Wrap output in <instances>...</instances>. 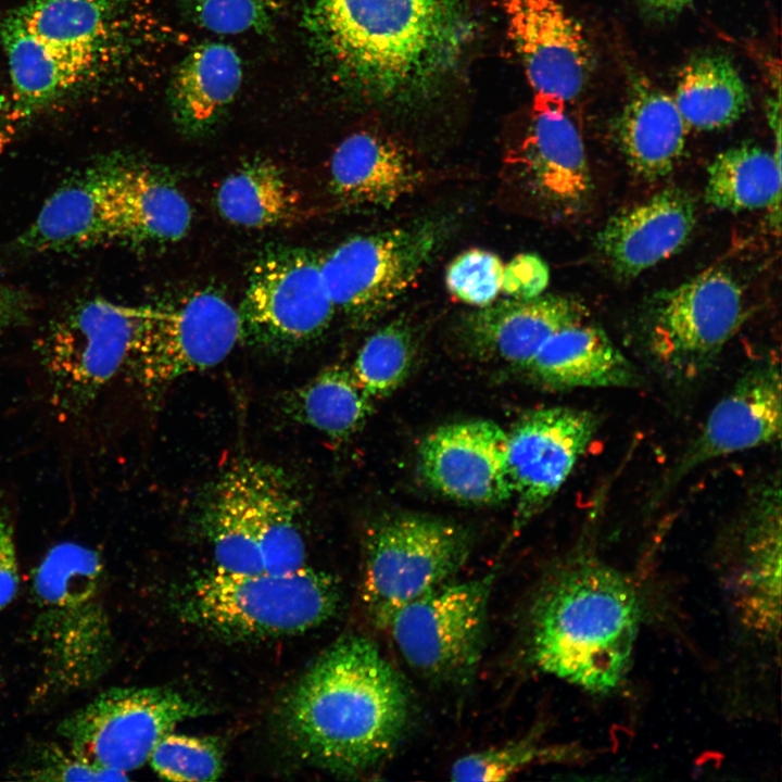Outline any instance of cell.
I'll return each instance as SVG.
<instances>
[{"mask_svg": "<svg viewBox=\"0 0 782 782\" xmlns=\"http://www.w3.org/2000/svg\"><path fill=\"white\" fill-rule=\"evenodd\" d=\"M306 21L335 81L386 108L433 96L475 36L470 0H313Z\"/></svg>", "mask_w": 782, "mask_h": 782, "instance_id": "obj_1", "label": "cell"}, {"mask_svg": "<svg viewBox=\"0 0 782 782\" xmlns=\"http://www.w3.org/2000/svg\"><path fill=\"white\" fill-rule=\"evenodd\" d=\"M406 684L369 638L346 635L308 668L285 704L297 749L332 773L360 775L382 765L408 724Z\"/></svg>", "mask_w": 782, "mask_h": 782, "instance_id": "obj_2", "label": "cell"}, {"mask_svg": "<svg viewBox=\"0 0 782 782\" xmlns=\"http://www.w3.org/2000/svg\"><path fill=\"white\" fill-rule=\"evenodd\" d=\"M641 622V603L631 582L580 547L534 600L530 654L543 672L607 694L630 669Z\"/></svg>", "mask_w": 782, "mask_h": 782, "instance_id": "obj_3", "label": "cell"}, {"mask_svg": "<svg viewBox=\"0 0 782 782\" xmlns=\"http://www.w3.org/2000/svg\"><path fill=\"white\" fill-rule=\"evenodd\" d=\"M104 576L100 553L75 542L52 546L33 570L30 638L56 691L89 688L109 668L113 639Z\"/></svg>", "mask_w": 782, "mask_h": 782, "instance_id": "obj_4", "label": "cell"}, {"mask_svg": "<svg viewBox=\"0 0 782 782\" xmlns=\"http://www.w3.org/2000/svg\"><path fill=\"white\" fill-rule=\"evenodd\" d=\"M339 583L308 567L290 572L227 573L195 579L184 609L193 622L226 638L269 639L306 632L333 617Z\"/></svg>", "mask_w": 782, "mask_h": 782, "instance_id": "obj_5", "label": "cell"}, {"mask_svg": "<svg viewBox=\"0 0 782 782\" xmlns=\"http://www.w3.org/2000/svg\"><path fill=\"white\" fill-rule=\"evenodd\" d=\"M361 597L371 622L387 630L406 604L454 579L471 552L462 526L401 513L376 520L364 538Z\"/></svg>", "mask_w": 782, "mask_h": 782, "instance_id": "obj_6", "label": "cell"}, {"mask_svg": "<svg viewBox=\"0 0 782 782\" xmlns=\"http://www.w3.org/2000/svg\"><path fill=\"white\" fill-rule=\"evenodd\" d=\"M147 305L101 298L77 302L55 317L38 344L52 407L77 418L131 357Z\"/></svg>", "mask_w": 782, "mask_h": 782, "instance_id": "obj_7", "label": "cell"}, {"mask_svg": "<svg viewBox=\"0 0 782 782\" xmlns=\"http://www.w3.org/2000/svg\"><path fill=\"white\" fill-rule=\"evenodd\" d=\"M451 229L443 218H424L340 243L320 258L335 308L355 326L377 320L426 269Z\"/></svg>", "mask_w": 782, "mask_h": 782, "instance_id": "obj_8", "label": "cell"}, {"mask_svg": "<svg viewBox=\"0 0 782 782\" xmlns=\"http://www.w3.org/2000/svg\"><path fill=\"white\" fill-rule=\"evenodd\" d=\"M744 314L736 279L710 268L655 297L644 330L646 351L667 379L697 380L712 367Z\"/></svg>", "mask_w": 782, "mask_h": 782, "instance_id": "obj_9", "label": "cell"}, {"mask_svg": "<svg viewBox=\"0 0 782 782\" xmlns=\"http://www.w3.org/2000/svg\"><path fill=\"white\" fill-rule=\"evenodd\" d=\"M494 573L442 583L399 609L387 630L404 660L426 678L467 684L482 657Z\"/></svg>", "mask_w": 782, "mask_h": 782, "instance_id": "obj_10", "label": "cell"}, {"mask_svg": "<svg viewBox=\"0 0 782 782\" xmlns=\"http://www.w3.org/2000/svg\"><path fill=\"white\" fill-rule=\"evenodd\" d=\"M240 340L238 308L213 290L150 306L126 370L148 398L176 380L222 363Z\"/></svg>", "mask_w": 782, "mask_h": 782, "instance_id": "obj_11", "label": "cell"}, {"mask_svg": "<svg viewBox=\"0 0 782 782\" xmlns=\"http://www.w3.org/2000/svg\"><path fill=\"white\" fill-rule=\"evenodd\" d=\"M205 711L171 689L113 688L64 718L58 733L84 760L127 773L143 766L178 723Z\"/></svg>", "mask_w": 782, "mask_h": 782, "instance_id": "obj_12", "label": "cell"}, {"mask_svg": "<svg viewBox=\"0 0 782 782\" xmlns=\"http://www.w3.org/2000/svg\"><path fill=\"white\" fill-rule=\"evenodd\" d=\"M335 311L320 258L303 248H275L252 267L238 308L240 340L272 352L294 350L319 338Z\"/></svg>", "mask_w": 782, "mask_h": 782, "instance_id": "obj_13", "label": "cell"}, {"mask_svg": "<svg viewBox=\"0 0 782 782\" xmlns=\"http://www.w3.org/2000/svg\"><path fill=\"white\" fill-rule=\"evenodd\" d=\"M600 427L589 409L551 406L528 412L507 432V466L517 500L515 530L557 494Z\"/></svg>", "mask_w": 782, "mask_h": 782, "instance_id": "obj_14", "label": "cell"}, {"mask_svg": "<svg viewBox=\"0 0 782 782\" xmlns=\"http://www.w3.org/2000/svg\"><path fill=\"white\" fill-rule=\"evenodd\" d=\"M506 163L521 190L551 214L573 216L589 203L592 177L583 141L559 99L534 96Z\"/></svg>", "mask_w": 782, "mask_h": 782, "instance_id": "obj_15", "label": "cell"}, {"mask_svg": "<svg viewBox=\"0 0 782 782\" xmlns=\"http://www.w3.org/2000/svg\"><path fill=\"white\" fill-rule=\"evenodd\" d=\"M782 433V380L778 363L747 368L712 407L704 425L656 488V504L688 475L717 458L777 443Z\"/></svg>", "mask_w": 782, "mask_h": 782, "instance_id": "obj_16", "label": "cell"}, {"mask_svg": "<svg viewBox=\"0 0 782 782\" xmlns=\"http://www.w3.org/2000/svg\"><path fill=\"white\" fill-rule=\"evenodd\" d=\"M534 96L576 100L594 68L583 26L558 0H496Z\"/></svg>", "mask_w": 782, "mask_h": 782, "instance_id": "obj_17", "label": "cell"}, {"mask_svg": "<svg viewBox=\"0 0 782 782\" xmlns=\"http://www.w3.org/2000/svg\"><path fill=\"white\" fill-rule=\"evenodd\" d=\"M425 482L453 501L490 505L514 496L507 466V432L492 420L443 425L421 442Z\"/></svg>", "mask_w": 782, "mask_h": 782, "instance_id": "obj_18", "label": "cell"}, {"mask_svg": "<svg viewBox=\"0 0 782 782\" xmlns=\"http://www.w3.org/2000/svg\"><path fill=\"white\" fill-rule=\"evenodd\" d=\"M117 159L87 167L63 182L18 239L31 252H70L124 241Z\"/></svg>", "mask_w": 782, "mask_h": 782, "instance_id": "obj_19", "label": "cell"}, {"mask_svg": "<svg viewBox=\"0 0 782 782\" xmlns=\"http://www.w3.org/2000/svg\"><path fill=\"white\" fill-rule=\"evenodd\" d=\"M781 479L767 478L747 497L735 522L737 588L742 618L754 630L778 635L781 616Z\"/></svg>", "mask_w": 782, "mask_h": 782, "instance_id": "obj_20", "label": "cell"}, {"mask_svg": "<svg viewBox=\"0 0 782 782\" xmlns=\"http://www.w3.org/2000/svg\"><path fill=\"white\" fill-rule=\"evenodd\" d=\"M589 318L583 304L568 297L541 294L529 300L493 301L467 314L461 325L467 348L483 360L525 369L555 332Z\"/></svg>", "mask_w": 782, "mask_h": 782, "instance_id": "obj_21", "label": "cell"}, {"mask_svg": "<svg viewBox=\"0 0 782 782\" xmlns=\"http://www.w3.org/2000/svg\"><path fill=\"white\" fill-rule=\"evenodd\" d=\"M694 225L691 195L667 188L613 215L596 235L595 243L618 277L633 278L680 251Z\"/></svg>", "mask_w": 782, "mask_h": 782, "instance_id": "obj_22", "label": "cell"}, {"mask_svg": "<svg viewBox=\"0 0 782 782\" xmlns=\"http://www.w3.org/2000/svg\"><path fill=\"white\" fill-rule=\"evenodd\" d=\"M329 174L338 200L374 207L391 206L425 181L424 172L403 147L365 130L350 135L336 148Z\"/></svg>", "mask_w": 782, "mask_h": 782, "instance_id": "obj_23", "label": "cell"}, {"mask_svg": "<svg viewBox=\"0 0 782 782\" xmlns=\"http://www.w3.org/2000/svg\"><path fill=\"white\" fill-rule=\"evenodd\" d=\"M626 93L615 124L619 147L640 177L663 178L680 161L690 128L673 97L642 73L628 76Z\"/></svg>", "mask_w": 782, "mask_h": 782, "instance_id": "obj_24", "label": "cell"}, {"mask_svg": "<svg viewBox=\"0 0 782 782\" xmlns=\"http://www.w3.org/2000/svg\"><path fill=\"white\" fill-rule=\"evenodd\" d=\"M551 390L635 388L641 376L606 332L588 319L562 328L524 369Z\"/></svg>", "mask_w": 782, "mask_h": 782, "instance_id": "obj_25", "label": "cell"}, {"mask_svg": "<svg viewBox=\"0 0 782 782\" xmlns=\"http://www.w3.org/2000/svg\"><path fill=\"white\" fill-rule=\"evenodd\" d=\"M8 55L14 115L23 117L76 84L93 65V48L59 45L30 33L11 14L1 27Z\"/></svg>", "mask_w": 782, "mask_h": 782, "instance_id": "obj_26", "label": "cell"}, {"mask_svg": "<svg viewBox=\"0 0 782 782\" xmlns=\"http://www.w3.org/2000/svg\"><path fill=\"white\" fill-rule=\"evenodd\" d=\"M242 81L235 49L207 42L192 49L178 64L167 96L176 124L189 134L209 130L234 101Z\"/></svg>", "mask_w": 782, "mask_h": 782, "instance_id": "obj_27", "label": "cell"}, {"mask_svg": "<svg viewBox=\"0 0 782 782\" xmlns=\"http://www.w3.org/2000/svg\"><path fill=\"white\" fill-rule=\"evenodd\" d=\"M201 525L213 550L215 569L227 573L264 572L245 459L230 466L210 489Z\"/></svg>", "mask_w": 782, "mask_h": 782, "instance_id": "obj_28", "label": "cell"}, {"mask_svg": "<svg viewBox=\"0 0 782 782\" xmlns=\"http://www.w3.org/2000/svg\"><path fill=\"white\" fill-rule=\"evenodd\" d=\"M689 128L722 129L736 122L749 104L747 87L729 55L705 51L680 68L672 96Z\"/></svg>", "mask_w": 782, "mask_h": 782, "instance_id": "obj_29", "label": "cell"}, {"mask_svg": "<svg viewBox=\"0 0 782 782\" xmlns=\"http://www.w3.org/2000/svg\"><path fill=\"white\" fill-rule=\"evenodd\" d=\"M374 402L351 368L333 365L290 391L283 408L292 420L344 441L365 426Z\"/></svg>", "mask_w": 782, "mask_h": 782, "instance_id": "obj_30", "label": "cell"}, {"mask_svg": "<svg viewBox=\"0 0 782 782\" xmlns=\"http://www.w3.org/2000/svg\"><path fill=\"white\" fill-rule=\"evenodd\" d=\"M706 202L728 212L769 207L780 214L781 159L744 143L720 152L708 167Z\"/></svg>", "mask_w": 782, "mask_h": 782, "instance_id": "obj_31", "label": "cell"}, {"mask_svg": "<svg viewBox=\"0 0 782 782\" xmlns=\"http://www.w3.org/2000/svg\"><path fill=\"white\" fill-rule=\"evenodd\" d=\"M216 202L220 215L229 223L265 228L294 218L300 198L277 165L255 160L224 179Z\"/></svg>", "mask_w": 782, "mask_h": 782, "instance_id": "obj_32", "label": "cell"}, {"mask_svg": "<svg viewBox=\"0 0 782 782\" xmlns=\"http://www.w3.org/2000/svg\"><path fill=\"white\" fill-rule=\"evenodd\" d=\"M126 0H35L12 14L37 37L59 45L93 48L114 36Z\"/></svg>", "mask_w": 782, "mask_h": 782, "instance_id": "obj_33", "label": "cell"}, {"mask_svg": "<svg viewBox=\"0 0 782 782\" xmlns=\"http://www.w3.org/2000/svg\"><path fill=\"white\" fill-rule=\"evenodd\" d=\"M416 339L407 321L395 319L371 333L360 348L351 370L374 400L395 392L416 358Z\"/></svg>", "mask_w": 782, "mask_h": 782, "instance_id": "obj_34", "label": "cell"}, {"mask_svg": "<svg viewBox=\"0 0 782 782\" xmlns=\"http://www.w3.org/2000/svg\"><path fill=\"white\" fill-rule=\"evenodd\" d=\"M572 756L569 747L544 744L528 734L494 747L469 753L450 769L452 781H504L531 766L559 762Z\"/></svg>", "mask_w": 782, "mask_h": 782, "instance_id": "obj_35", "label": "cell"}, {"mask_svg": "<svg viewBox=\"0 0 782 782\" xmlns=\"http://www.w3.org/2000/svg\"><path fill=\"white\" fill-rule=\"evenodd\" d=\"M148 761L160 777L172 781H213L223 772L215 741L173 732L160 740Z\"/></svg>", "mask_w": 782, "mask_h": 782, "instance_id": "obj_36", "label": "cell"}, {"mask_svg": "<svg viewBox=\"0 0 782 782\" xmlns=\"http://www.w3.org/2000/svg\"><path fill=\"white\" fill-rule=\"evenodd\" d=\"M504 264L494 253L470 249L458 254L447 266L445 285L458 301L484 306L501 292Z\"/></svg>", "mask_w": 782, "mask_h": 782, "instance_id": "obj_37", "label": "cell"}, {"mask_svg": "<svg viewBox=\"0 0 782 782\" xmlns=\"http://www.w3.org/2000/svg\"><path fill=\"white\" fill-rule=\"evenodd\" d=\"M192 20L201 27L224 35L264 31L278 11L276 0H186Z\"/></svg>", "mask_w": 782, "mask_h": 782, "instance_id": "obj_38", "label": "cell"}, {"mask_svg": "<svg viewBox=\"0 0 782 782\" xmlns=\"http://www.w3.org/2000/svg\"><path fill=\"white\" fill-rule=\"evenodd\" d=\"M26 779L37 781H124V772L97 767L59 745L50 743L38 747L30 756Z\"/></svg>", "mask_w": 782, "mask_h": 782, "instance_id": "obj_39", "label": "cell"}, {"mask_svg": "<svg viewBox=\"0 0 782 782\" xmlns=\"http://www.w3.org/2000/svg\"><path fill=\"white\" fill-rule=\"evenodd\" d=\"M548 282L547 264L537 254L521 253L504 264L501 291L513 299L529 300L543 294Z\"/></svg>", "mask_w": 782, "mask_h": 782, "instance_id": "obj_40", "label": "cell"}, {"mask_svg": "<svg viewBox=\"0 0 782 782\" xmlns=\"http://www.w3.org/2000/svg\"><path fill=\"white\" fill-rule=\"evenodd\" d=\"M20 585L14 524L10 507L0 505V610L15 598Z\"/></svg>", "mask_w": 782, "mask_h": 782, "instance_id": "obj_41", "label": "cell"}, {"mask_svg": "<svg viewBox=\"0 0 782 782\" xmlns=\"http://www.w3.org/2000/svg\"><path fill=\"white\" fill-rule=\"evenodd\" d=\"M26 297L0 281V332L26 320Z\"/></svg>", "mask_w": 782, "mask_h": 782, "instance_id": "obj_42", "label": "cell"}, {"mask_svg": "<svg viewBox=\"0 0 782 782\" xmlns=\"http://www.w3.org/2000/svg\"><path fill=\"white\" fill-rule=\"evenodd\" d=\"M695 0H634L644 16L657 21H670L692 7Z\"/></svg>", "mask_w": 782, "mask_h": 782, "instance_id": "obj_43", "label": "cell"}]
</instances>
